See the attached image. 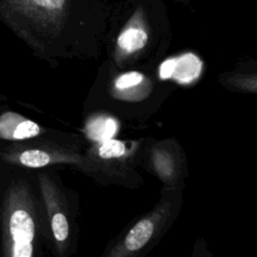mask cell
<instances>
[{
	"mask_svg": "<svg viewBox=\"0 0 257 257\" xmlns=\"http://www.w3.org/2000/svg\"><path fill=\"white\" fill-rule=\"evenodd\" d=\"M1 213L3 254L10 257L32 256L35 222L23 186L14 184L7 189Z\"/></svg>",
	"mask_w": 257,
	"mask_h": 257,
	"instance_id": "6da1fadb",
	"label": "cell"
},
{
	"mask_svg": "<svg viewBox=\"0 0 257 257\" xmlns=\"http://www.w3.org/2000/svg\"><path fill=\"white\" fill-rule=\"evenodd\" d=\"M66 0H0V14H18L35 20H50L61 13Z\"/></svg>",
	"mask_w": 257,
	"mask_h": 257,
	"instance_id": "7a4b0ae2",
	"label": "cell"
},
{
	"mask_svg": "<svg viewBox=\"0 0 257 257\" xmlns=\"http://www.w3.org/2000/svg\"><path fill=\"white\" fill-rule=\"evenodd\" d=\"M41 133V127L34 121L13 111L0 114V140L24 141Z\"/></svg>",
	"mask_w": 257,
	"mask_h": 257,
	"instance_id": "3957f363",
	"label": "cell"
},
{
	"mask_svg": "<svg viewBox=\"0 0 257 257\" xmlns=\"http://www.w3.org/2000/svg\"><path fill=\"white\" fill-rule=\"evenodd\" d=\"M202 63L194 54H186L173 58V72L171 78L180 82H190L196 78L201 70Z\"/></svg>",
	"mask_w": 257,
	"mask_h": 257,
	"instance_id": "277c9868",
	"label": "cell"
},
{
	"mask_svg": "<svg viewBox=\"0 0 257 257\" xmlns=\"http://www.w3.org/2000/svg\"><path fill=\"white\" fill-rule=\"evenodd\" d=\"M154 232V223L150 219L138 222L127 233L124 244L127 250L136 251L141 249L150 240Z\"/></svg>",
	"mask_w": 257,
	"mask_h": 257,
	"instance_id": "5b68a950",
	"label": "cell"
},
{
	"mask_svg": "<svg viewBox=\"0 0 257 257\" xmlns=\"http://www.w3.org/2000/svg\"><path fill=\"white\" fill-rule=\"evenodd\" d=\"M148 40L147 33L139 28L124 30L117 39L118 46L126 52H135L143 48Z\"/></svg>",
	"mask_w": 257,
	"mask_h": 257,
	"instance_id": "8992f818",
	"label": "cell"
},
{
	"mask_svg": "<svg viewBox=\"0 0 257 257\" xmlns=\"http://www.w3.org/2000/svg\"><path fill=\"white\" fill-rule=\"evenodd\" d=\"M116 131V124L113 119H104L94 121L88 128L89 135L92 139L97 141H106L110 139Z\"/></svg>",
	"mask_w": 257,
	"mask_h": 257,
	"instance_id": "52a82bcc",
	"label": "cell"
},
{
	"mask_svg": "<svg viewBox=\"0 0 257 257\" xmlns=\"http://www.w3.org/2000/svg\"><path fill=\"white\" fill-rule=\"evenodd\" d=\"M125 152L124 144L116 140H106L98 149V155L102 159H112L122 156Z\"/></svg>",
	"mask_w": 257,
	"mask_h": 257,
	"instance_id": "ba28073f",
	"label": "cell"
},
{
	"mask_svg": "<svg viewBox=\"0 0 257 257\" xmlns=\"http://www.w3.org/2000/svg\"><path fill=\"white\" fill-rule=\"evenodd\" d=\"M51 229L57 241H64L68 236V223L62 213H55L51 219Z\"/></svg>",
	"mask_w": 257,
	"mask_h": 257,
	"instance_id": "9c48e42d",
	"label": "cell"
},
{
	"mask_svg": "<svg viewBox=\"0 0 257 257\" xmlns=\"http://www.w3.org/2000/svg\"><path fill=\"white\" fill-rule=\"evenodd\" d=\"M142 80H143V75L140 72L132 71V72H127L120 75L115 81V86L117 88L123 89V88L135 86L139 84Z\"/></svg>",
	"mask_w": 257,
	"mask_h": 257,
	"instance_id": "30bf717a",
	"label": "cell"
}]
</instances>
